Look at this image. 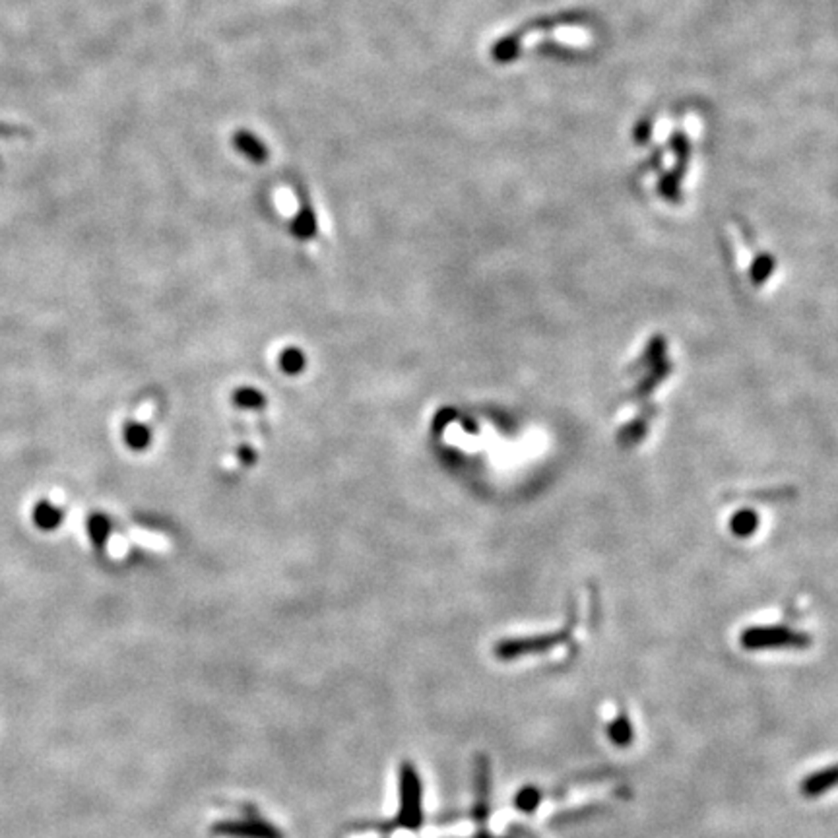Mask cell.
<instances>
[{
	"mask_svg": "<svg viewBox=\"0 0 838 838\" xmlns=\"http://www.w3.org/2000/svg\"><path fill=\"white\" fill-rule=\"evenodd\" d=\"M701 111L666 105L633 126L634 185L642 198L664 211H680L691 198L705 146Z\"/></svg>",
	"mask_w": 838,
	"mask_h": 838,
	"instance_id": "obj_1",
	"label": "cell"
},
{
	"mask_svg": "<svg viewBox=\"0 0 838 838\" xmlns=\"http://www.w3.org/2000/svg\"><path fill=\"white\" fill-rule=\"evenodd\" d=\"M675 371L674 346L664 336L644 340L625 365L613 408V435L623 451H641L652 441Z\"/></svg>",
	"mask_w": 838,
	"mask_h": 838,
	"instance_id": "obj_2",
	"label": "cell"
},
{
	"mask_svg": "<svg viewBox=\"0 0 838 838\" xmlns=\"http://www.w3.org/2000/svg\"><path fill=\"white\" fill-rule=\"evenodd\" d=\"M722 247L731 278L741 291L762 297L777 288L780 260L747 221L734 218L722 229Z\"/></svg>",
	"mask_w": 838,
	"mask_h": 838,
	"instance_id": "obj_3",
	"label": "cell"
},
{
	"mask_svg": "<svg viewBox=\"0 0 838 838\" xmlns=\"http://www.w3.org/2000/svg\"><path fill=\"white\" fill-rule=\"evenodd\" d=\"M792 501L790 487H744L730 491L722 503L720 523L731 542L751 544L762 538L782 505Z\"/></svg>",
	"mask_w": 838,
	"mask_h": 838,
	"instance_id": "obj_4",
	"label": "cell"
},
{
	"mask_svg": "<svg viewBox=\"0 0 838 838\" xmlns=\"http://www.w3.org/2000/svg\"><path fill=\"white\" fill-rule=\"evenodd\" d=\"M811 634L795 631L786 625H757L741 631L739 644L746 650H772V649H808Z\"/></svg>",
	"mask_w": 838,
	"mask_h": 838,
	"instance_id": "obj_5",
	"label": "cell"
},
{
	"mask_svg": "<svg viewBox=\"0 0 838 838\" xmlns=\"http://www.w3.org/2000/svg\"><path fill=\"white\" fill-rule=\"evenodd\" d=\"M398 788H400V811L395 823L398 826H404V829L408 831H416L419 829L423 821V808H421L423 790H421L419 774L411 762H402L400 765Z\"/></svg>",
	"mask_w": 838,
	"mask_h": 838,
	"instance_id": "obj_6",
	"label": "cell"
},
{
	"mask_svg": "<svg viewBox=\"0 0 838 838\" xmlns=\"http://www.w3.org/2000/svg\"><path fill=\"white\" fill-rule=\"evenodd\" d=\"M572 627H577V608L572 610V618L569 619L563 631L528 636V639H505L495 646V656L499 660H516V658L530 654H542L557 644L567 642L571 639Z\"/></svg>",
	"mask_w": 838,
	"mask_h": 838,
	"instance_id": "obj_7",
	"label": "cell"
},
{
	"mask_svg": "<svg viewBox=\"0 0 838 838\" xmlns=\"http://www.w3.org/2000/svg\"><path fill=\"white\" fill-rule=\"evenodd\" d=\"M211 834L226 838H283V833L274 825L260 819L245 821H218L211 825Z\"/></svg>",
	"mask_w": 838,
	"mask_h": 838,
	"instance_id": "obj_8",
	"label": "cell"
},
{
	"mask_svg": "<svg viewBox=\"0 0 838 838\" xmlns=\"http://www.w3.org/2000/svg\"><path fill=\"white\" fill-rule=\"evenodd\" d=\"M490 790H491V770L485 755H477L474 762V817L477 823H485L490 815Z\"/></svg>",
	"mask_w": 838,
	"mask_h": 838,
	"instance_id": "obj_9",
	"label": "cell"
},
{
	"mask_svg": "<svg viewBox=\"0 0 838 838\" xmlns=\"http://www.w3.org/2000/svg\"><path fill=\"white\" fill-rule=\"evenodd\" d=\"M838 786V765L826 767L823 770L813 772L811 777L800 784V792L803 798H819L829 790Z\"/></svg>",
	"mask_w": 838,
	"mask_h": 838,
	"instance_id": "obj_10",
	"label": "cell"
},
{
	"mask_svg": "<svg viewBox=\"0 0 838 838\" xmlns=\"http://www.w3.org/2000/svg\"><path fill=\"white\" fill-rule=\"evenodd\" d=\"M608 738L618 747H629L634 739L633 726L627 718V713H619V716L608 726Z\"/></svg>",
	"mask_w": 838,
	"mask_h": 838,
	"instance_id": "obj_11",
	"label": "cell"
},
{
	"mask_svg": "<svg viewBox=\"0 0 838 838\" xmlns=\"http://www.w3.org/2000/svg\"><path fill=\"white\" fill-rule=\"evenodd\" d=\"M542 792H539L536 786H524L521 792L515 795V805L516 810H521L523 813H532L538 810V805L542 803Z\"/></svg>",
	"mask_w": 838,
	"mask_h": 838,
	"instance_id": "obj_12",
	"label": "cell"
},
{
	"mask_svg": "<svg viewBox=\"0 0 838 838\" xmlns=\"http://www.w3.org/2000/svg\"><path fill=\"white\" fill-rule=\"evenodd\" d=\"M511 833H513L515 836H518V838H538L532 831L526 829V826H523V825H518V823H515V825L511 826Z\"/></svg>",
	"mask_w": 838,
	"mask_h": 838,
	"instance_id": "obj_13",
	"label": "cell"
},
{
	"mask_svg": "<svg viewBox=\"0 0 838 838\" xmlns=\"http://www.w3.org/2000/svg\"><path fill=\"white\" fill-rule=\"evenodd\" d=\"M474 838H495V836H491V834H490V833H487L485 829H482V831H480V833H477V834H475Z\"/></svg>",
	"mask_w": 838,
	"mask_h": 838,
	"instance_id": "obj_14",
	"label": "cell"
}]
</instances>
